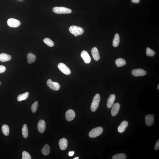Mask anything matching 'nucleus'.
Instances as JSON below:
<instances>
[{
    "instance_id": "obj_20",
    "label": "nucleus",
    "mask_w": 159,
    "mask_h": 159,
    "mask_svg": "<svg viewBox=\"0 0 159 159\" xmlns=\"http://www.w3.org/2000/svg\"><path fill=\"white\" fill-rule=\"evenodd\" d=\"M42 152L44 155H48L50 153V148L48 145L46 144L45 145L41 150Z\"/></svg>"
},
{
    "instance_id": "obj_4",
    "label": "nucleus",
    "mask_w": 159,
    "mask_h": 159,
    "mask_svg": "<svg viewBox=\"0 0 159 159\" xmlns=\"http://www.w3.org/2000/svg\"><path fill=\"white\" fill-rule=\"evenodd\" d=\"M103 129L102 127H98L94 128L90 131L89 136L90 138H94L100 135L102 133Z\"/></svg>"
},
{
    "instance_id": "obj_18",
    "label": "nucleus",
    "mask_w": 159,
    "mask_h": 159,
    "mask_svg": "<svg viewBox=\"0 0 159 159\" xmlns=\"http://www.w3.org/2000/svg\"><path fill=\"white\" fill-rule=\"evenodd\" d=\"M128 125V122L126 121L122 122L118 127V131L120 133H122L125 131V129Z\"/></svg>"
},
{
    "instance_id": "obj_1",
    "label": "nucleus",
    "mask_w": 159,
    "mask_h": 159,
    "mask_svg": "<svg viewBox=\"0 0 159 159\" xmlns=\"http://www.w3.org/2000/svg\"><path fill=\"white\" fill-rule=\"evenodd\" d=\"M69 30L70 32L74 35L75 37L83 34L84 31L82 28L75 25L71 26L69 28Z\"/></svg>"
},
{
    "instance_id": "obj_6",
    "label": "nucleus",
    "mask_w": 159,
    "mask_h": 159,
    "mask_svg": "<svg viewBox=\"0 0 159 159\" xmlns=\"http://www.w3.org/2000/svg\"><path fill=\"white\" fill-rule=\"evenodd\" d=\"M47 85L52 90H58L60 88V84L58 83L52 81L51 79H48L47 82Z\"/></svg>"
},
{
    "instance_id": "obj_24",
    "label": "nucleus",
    "mask_w": 159,
    "mask_h": 159,
    "mask_svg": "<svg viewBox=\"0 0 159 159\" xmlns=\"http://www.w3.org/2000/svg\"><path fill=\"white\" fill-rule=\"evenodd\" d=\"M22 133L23 136L24 138H26L28 136V131L27 125L24 124L22 129Z\"/></svg>"
},
{
    "instance_id": "obj_7",
    "label": "nucleus",
    "mask_w": 159,
    "mask_h": 159,
    "mask_svg": "<svg viewBox=\"0 0 159 159\" xmlns=\"http://www.w3.org/2000/svg\"><path fill=\"white\" fill-rule=\"evenodd\" d=\"M8 25L12 27H16L20 26L21 23L20 21L14 18L8 19L7 21Z\"/></svg>"
},
{
    "instance_id": "obj_30",
    "label": "nucleus",
    "mask_w": 159,
    "mask_h": 159,
    "mask_svg": "<svg viewBox=\"0 0 159 159\" xmlns=\"http://www.w3.org/2000/svg\"><path fill=\"white\" fill-rule=\"evenodd\" d=\"M22 159H31V157L28 152L26 151H24L22 153Z\"/></svg>"
},
{
    "instance_id": "obj_31",
    "label": "nucleus",
    "mask_w": 159,
    "mask_h": 159,
    "mask_svg": "<svg viewBox=\"0 0 159 159\" xmlns=\"http://www.w3.org/2000/svg\"><path fill=\"white\" fill-rule=\"evenodd\" d=\"M6 68L5 66L0 65V73H4L6 71Z\"/></svg>"
},
{
    "instance_id": "obj_2",
    "label": "nucleus",
    "mask_w": 159,
    "mask_h": 159,
    "mask_svg": "<svg viewBox=\"0 0 159 159\" xmlns=\"http://www.w3.org/2000/svg\"><path fill=\"white\" fill-rule=\"evenodd\" d=\"M100 100V96L99 94H96L94 96L91 106L90 109L92 112H95L99 107Z\"/></svg>"
},
{
    "instance_id": "obj_37",
    "label": "nucleus",
    "mask_w": 159,
    "mask_h": 159,
    "mask_svg": "<svg viewBox=\"0 0 159 159\" xmlns=\"http://www.w3.org/2000/svg\"><path fill=\"white\" fill-rule=\"evenodd\" d=\"M1 82H0V85H1Z\"/></svg>"
},
{
    "instance_id": "obj_15",
    "label": "nucleus",
    "mask_w": 159,
    "mask_h": 159,
    "mask_svg": "<svg viewBox=\"0 0 159 159\" xmlns=\"http://www.w3.org/2000/svg\"><path fill=\"white\" fill-rule=\"evenodd\" d=\"M116 99V96L114 94H111L109 96L108 99L107 106L108 108L110 109L113 106Z\"/></svg>"
},
{
    "instance_id": "obj_21",
    "label": "nucleus",
    "mask_w": 159,
    "mask_h": 159,
    "mask_svg": "<svg viewBox=\"0 0 159 159\" xmlns=\"http://www.w3.org/2000/svg\"><path fill=\"white\" fill-rule=\"evenodd\" d=\"M29 95V93L28 92H26L24 93L20 94L17 97V100L20 102V101L25 100L28 97Z\"/></svg>"
},
{
    "instance_id": "obj_32",
    "label": "nucleus",
    "mask_w": 159,
    "mask_h": 159,
    "mask_svg": "<svg viewBox=\"0 0 159 159\" xmlns=\"http://www.w3.org/2000/svg\"><path fill=\"white\" fill-rule=\"evenodd\" d=\"M154 149L155 150H158L159 149V140L158 139V141L155 144V146L154 147Z\"/></svg>"
},
{
    "instance_id": "obj_35",
    "label": "nucleus",
    "mask_w": 159,
    "mask_h": 159,
    "mask_svg": "<svg viewBox=\"0 0 159 159\" xmlns=\"http://www.w3.org/2000/svg\"><path fill=\"white\" fill-rule=\"evenodd\" d=\"M79 158V157H75V158H73V159H78Z\"/></svg>"
},
{
    "instance_id": "obj_9",
    "label": "nucleus",
    "mask_w": 159,
    "mask_h": 159,
    "mask_svg": "<svg viewBox=\"0 0 159 159\" xmlns=\"http://www.w3.org/2000/svg\"><path fill=\"white\" fill-rule=\"evenodd\" d=\"M75 112L72 110H68L66 113L65 117L66 120L70 121L74 119L75 118Z\"/></svg>"
},
{
    "instance_id": "obj_17",
    "label": "nucleus",
    "mask_w": 159,
    "mask_h": 159,
    "mask_svg": "<svg viewBox=\"0 0 159 159\" xmlns=\"http://www.w3.org/2000/svg\"><path fill=\"white\" fill-rule=\"evenodd\" d=\"M11 59V55L5 53L0 54V61L2 62L8 61Z\"/></svg>"
},
{
    "instance_id": "obj_36",
    "label": "nucleus",
    "mask_w": 159,
    "mask_h": 159,
    "mask_svg": "<svg viewBox=\"0 0 159 159\" xmlns=\"http://www.w3.org/2000/svg\"><path fill=\"white\" fill-rule=\"evenodd\" d=\"M158 89L159 90V85L158 84Z\"/></svg>"
},
{
    "instance_id": "obj_11",
    "label": "nucleus",
    "mask_w": 159,
    "mask_h": 159,
    "mask_svg": "<svg viewBox=\"0 0 159 159\" xmlns=\"http://www.w3.org/2000/svg\"><path fill=\"white\" fill-rule=\"evenodd\" d=\"M145 123L147 125L150 126L152 125L154 121V118L153 115L148 114L145 117Z\"/></svg>"
},
{
    "instance_id": "obj_8",
    "label": "nucleus",
    "mask_w": 159,
    "mask_h": 159,
    "mask_svg": "<svg viewBox=\"0 0 159 159\" xmlns=\"http://www.w3.org/2000/svg\"><path fill=\"white\" fill-rule=\"evenodd\" d=\"M132 74L135 77L143 76L146 74V71L142 69H137L133 70L132 72Z\"/></svg>"
},
{
    "instance_id": "obj_14",
    "label": "nucleus",
    "mask_w": 159,
    "mask_h": 159,
    "mask_svg": "<svg viewBox=\"0 0 159 159\" xmlns=\"http://www.w3.org/2000/svg\"><path fill=\"white\" fill-rule=\"evenodd\" d=\"M120 105L118 103H116L113 105L111 110V114L112 116H116L119 111Z\"/></svg>"
},
{
    "instance_id": "obj_19",
    "label": "nucleus",
    "mask_w": 159,
    "mask_h": 159,
    "mask_svg": "<svg viewBox=\"0 0 159 159\" xmlns=\"http://www.w3.org/2000/svg\"><path fill=\"white\" fill-rule=\"evenodd\" d=\"M27 62L29 64L34 62L36 60V56L34 54L29 53L27 55Z\"/></svg>"
},
{
    "instance_id": "obj_3",
    "label": "nucleus",
    "mask_w": 159,
    "mask_h": 159,
    "mask_svg": "<svg viewBox=\"0 0 159 159\" xmlns=\"http://www.w3.org/2000/svg\"><path fill=\"white\" fill-rule=\"evenodd\" d=\"M52 11L54 13L58 14H70L72 12L71 9L62 7H55L52 9Z\"/></svg>"
},
{
    "instance_id": "obj_33",
    "label": "nucleus",
    "mask_w": 159,
    "mask_h": 159,
    "mask_svg": "<svg viewBox=\"0 0 159 159\" xmlns=\"http://www.w3.org/2000/svg\"><path fill=\"white\" fill-rule=\"evenodd\" d=\"M74 153V152L73 151H71L69 152V156H73Z\"/></svg>"
},
{
    "instance_id": "obj_25",
    "label": "nucleus",
    "mask_w": 159,
    "mask_h": 159,
    "mask_svg": "<svg viewBox=\"0 0 159 159\" xmlns=\"http://www.w3.org/2000/svg\"><path fill=\"white\" fill-rule=\"evenodd\" d=\"M2 130L3 134L6 136H8L9 134V129L8 126L7 125H4L2 128Z\"/></svg>"
},
{
    "instance_id": "obj_28",
    "label": "nucleus",
    "mask_w": 159,
    "mask_h": 159,
    "mask_svg": "<svg viewBox=\"0 0 159 159\" xmlns=\"http://www.w3.org/2000/svg\"><path fill=\"white\" fill-rule=\"evenodd\" d=\"M146 53L147 55L149 57H153L155 54V52L148 47L146 49Z\"/></svg>"
},
{
    "instance_id": "obj_29",
    "label": "nucleus",
    "mask_w": 159,
    "mask_h": 159,
    "mask_svg": "<svg viewBox=\"0 0 159 159\" xmlns=\"http://www.w3.org/2000/svg\"><path fill=\"white\" fill-rule=\"evenodd\" d=\"M38 101H36L34 103L31 107V111L33 113H35L36 112L38 109Z\"/></svg>"
},
{
    "instance_id": "obj_34",
    "label": "nucleus",
    "mask_w": 159,
    "mask_h": 159,
    "mask_svg": "<svg viewBox=\"0 0 159 159\" xmlns=\"http://www.w3.org/2000/svg\"><path fill=\"white\" fill-rule=\"evenodd\" d=\"M140 0H132V2L135 3H139Z\"/></svg>"
},
{
    "instance_id": "obj_27",
    "label": "nucleus",
    "mask_w": 159,
    "mask_h": 159,
    "mask_svg": "<svg viewBox=\"0 0 159 159\" xmlns=\"http://www.w3.org/2000/svg\"><path fill=\"white\" fill-rule=\"evenodd\" d=\"M44 43L46 44L48 46L52 47L54 46L53 42L52 40L48 38H46L43 40Z\"/></svg>"
},
{
    "instance_id": "obj_16",
    "label": "nucleus",
    "mask_w": 159,
    "mask_h": 159,
    "mask_svg": "<svg viewBox=\"0 0 159 159\" xmlns=\"http://www.w3.org/2000/svg\"><path fill=\"white\" fill-rule=\"evenodd\" d=\"M91 52L92 57L96 61H98L100 58L98 50L96 47H94L92 49Z\"/></svg>"
},
{
    "instance_id": "obj_22",
    "label": "nucleus",
    "mask_w": 159,
    "mask_h": 159,
    "mask_svg": "<svg viewBox=\"0 0 159 159\" xmlns=\"http://www.w3.org/2000/svg\"><path fill=\"white\" fill-rule=\"evenodd\" d=\"M120 42V37L119 35L117 34L115 35L114 39L113 42V46L116 47L118 46Z\"/></svg>"
},
{
    "instance_id": "obj_26",
    "label": "nucleus",
    "mask_w": 159,
    "mask_h": 159,
    "mask_svg": "<svg viewBox=\"0 0 159 159\" xmlns=\"http://www.w3.org/2000/svg\"><path fill=\"white\" fill-rule=\"evenodd\" d=\"M126 155L124 153H119L114 155L112 157V159H126Z\"/></svg>"
},
{
    "instance_id": "obj_13",
    "label": "nucleus",
    "mask_w": 159,
    "mask_h": 159,
    "mask_svg": "<svg viewBox=\"0 0 159 159\" xmlns=\"http://www.w3.org/2000/svg\"><path fill=\"white\" fill-rule=\"evenodd\" d=\"M38 130L41 133H43L45 130L46 124L44 120H40L38 122Z\"/></svg>"
},
{
    "instance_id": "obj_23",
    "label": "nucleus",
    "mask_w": 159,
    "mask_h": 159,
    "mask_svg": "<svg viewBox=\"0 0 159 159\" xmlns=\"http://www.w3.org/2000/svg\"><path fill=\"white\" fill-rule=\"evenodd\" d=\"M116 64L118 67H121L125 65L126 62L125 60L123 58H118L116 61Z\"/></svg>"
},
{
    "instance_id": "obj_12",
    "label": "nucleus",
    "mask_w": 159,
    "mask_h": 159,
    "mask_svg": "<svg viewBox=\"0 0 159 159\" xmlns=\"http://www.w3.org/2000/svg\"><path fill=\"white\" fill-rule=\"evenodd\" d=\"M68 143L67 140L65 138L61 139L59 141V147L61 150L63 151L67 148Z\"/></svg>"
},
{
    "instance_id": "obj_5",
    "label": "nucleus",
    "mask_w": 159,
    "mask_h": 159,
    "mask_svg": "<svg viewBox=\"0 0 159 159\" xmlns=\"http://www.w3.org/2000/svg\"><path fill=\"white\" fill-rule=\"evenodd\" d=\"M58 67L60 70L64 74L69 75L71 73V71L69 67L62 63H60L58 65Z\"/></svg>"
},
{
    "instance_id": "obj_10",
    "label": "nucleus",
    "mask_w": 159,
    "mask_h": 159,
    "mask_svg": "<svg viewBox=\"0 0 159 159\" xmlns=\"http://www.w3.org/2000/svg\"><path fill=\"white\" fill-rule=\"evenodd\" d=\"M81 57L83 59L85 63L88 64L90 63L91 61V57L89 55L88 52L86 51L83 50L81 52Z\"/></svg>"
}]
</instances>
